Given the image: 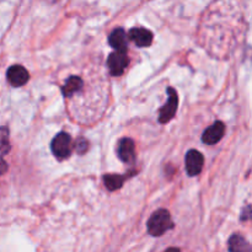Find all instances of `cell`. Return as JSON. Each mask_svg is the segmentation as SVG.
I'll list each match as a JSON object with an SVG mask.
<instances>
[{
    "mask_svg": "<svg viewBox=\"0 0 252 252\" xmlns=\"http://www.w3.org/2000/svg\"><path fill=\"white\" fill-rule=\"evenodd\" d=\"M174 228L170 213L166 209H159L148 220V231L153 236H161Z\"/></svg>",
    "mask_w": 252,
    "mask_h": 252,
    "instance_id": "obj_1",
    "label": "cell"
},
{
    "mask_svg": "<svg viewBox=\"0 0 252 252\" xmlns=\"http://www.w3.org/2000/svg\"><path fill=\"white\" fill-rule=\"evenodd\" d=\"M52 152L54 157L59 160H64L69 158L71 153V139L69 134L62 132L54 137L52 140Z\"/></svg>",
    "mask_w": 252,
    "mask_h": 252,
    "instance_id": "obj_2",
    "label": "cell"
},
{
    "mask_svg": "<svg viewBox=\"0 0 252 252\" xmlns=\"http://www.w3.org/2000/svg\"><path fill=\"white\" fill-rule=\"evenodd\" d=\"M128 63H129V59H128L127 52L115 51L113 53L110 54L107 61L108 69H110V73L113 76L122 75L123 71L128 66Z\"/></svg>",
    "mask_w": 252,
    "mask_h": 252,
    "instance_id": "obj_3",
    "label": "cell"
},
{
    "mask_svg": "<svg viewBox=\"0 0 252 252\" xmlns=\"http://www.w3.org/2000/svg\"><path fill=\"white\" fill-rule=\"evenodd\" d=\"M167 94H169V100H167V102L160 110V123H167L169 121H171L177 110V103H179L177 93L172 88H169L167 89Z\"/></svg>",
    "mask_w": 252,
    "mask_h": 252,
    "instance_id": "obj_4",
    "label": "cell"
},
{
    "mask_svg": "<svg viewBox=\"0 0 252 252\" xmlns=\"http://www.w3.org/2000/svg\"><path fill=\"white\" fill-rule=\"evenodd\" d=\"M186 170L189 176H197L203 169L204 158L198 150H189L186 154Z\"/></svg>",
    "mask_w": 252,
    "mask_h": 252,
    "instance_id": "obj_5",
    "label": "cell"
},
{
    "mask_svg": "<svg viewBox=\"0 0 252 252\" xmlns=\"http://www.w3.org/2000/svg\"><path fill=\"white\" fill-rule=\"evenodd\" d=\"M224 133H225V126H224L223 122L219 121V122H216L204 130L203 135H202V140L208 145L217 144L224 137Z\"/></svg>",
    "mask_w": 252,
    "mask_h": 252,
    "instance_id": "obj_6",
    "label": "cell"
},
{
    "mask_svg": "<svg viewBox=\"0 0 252 252\" xmlns=\"http://www.w3.org/2000/svg\"><path fill=\"white\" fill-rule=\"evenodd\" d=\"M6 76L9 83L11 84L14 88H20V86L25 85L30 79L29 71H27L22 65L10 66L9 70H7L6 73Z\"/></svg>",
    "mask_w": 252,
    "mask_h": 252,
    "instance_id": "obj_7",
    "label": "cell"
},
{
    "mask_svg": "<svg viewBox=\"0 0 252 252\" xmlns=\"http://www.w3.org/2000/svg\"><path fill=\"white\" fill-rule=\"evenodd\" d=\"M9 129L6 127H0V175H4L7 171V164L5 161V155L10 152Z\"/></svg>",
    "mask_w": 252,
    "mask_h": 252,
    "instance_id": "obj_8",
    "label": "cell"
},
{
    "mask_svg": "<svg viewBox=\"0 0 252 252\" xmlns=\"http://www.w3.org/2000/svg\"><path fill=\"white\" fill-rule=\"evenodd\" d=\"M130 41L134 42L138 47H148L153 42V33L143 27H134L128 33Z\"/></svg>",
    "mask_w": 252,
    "mask_h": 252,
    "instance_id": "obj_9",
    "label": "cell"
},
{
    "mask_svg": "<svg viewBox=\"0 0 252 252\" xmlns=\"http://www.w3.org/2000/svg\"><path fill=\"white\" fill-rule=\"evenodd\" d=\"M118 157L122 161L130 162L134 159V142L129 138H123L120 140L117 148Z\"/></svg>",
    "mask_w": 252,
    "mask_h": 252,
    "instance_id": "obj_10",
    "label": "cell"
},
{
    "mask_svg": "<svg viewBox=\"0 0 252 252\" xmlns=\"http://www.w3.org/2000/svg\"><path fill=\"white\" fill-rule=\"evenodd\" d=\"M108 42L117 52H127V33L123 29L113 30L112 33L108 37Z\"/></svg>",
    "mask_w": 252,
    "mask_h": 252,
    "instance_id": "obj_11",
    "label": "cell"
},
{
    "mask_svg": "<svg viewBox=\"0 0 252 252\" xmlns=\"http://www.w3.org/2000/svg\"><path fill=\"white\" fill-rule=\"evenodd\" d=\"M81 88H83V80H81L79 76H70V78L65 81L62 91H63L65 97H70L74 94L80 91Z\"/></svg>",
    "mask_w": 252,
    "mask_h": 252,
    "instance_id": "obj_12",
    "label": "cell"
},
{
    "mask_svg": "<svg viewBox=\"0 0 252 252\" xmlns=\"http://www.w3.org/2000/svg\"><path fill=\"white\" fill-rule=\"evenodd\" d=\"M229 251L230 252H249L250 251V246H249L248 241L243 238L241 235H233L229 240Z\"/></svg>",
    "mask_w": 252,
    "mask_h": 252,
    "instance_id": "obj_13",
    "label": "cell"
},
{
    "mask_svg": "<svg viewBox=\"0 0 252 252\" xmlns=\"http://www.w3.org/2000/svg\"><path fill=\"white\" fill-rule=\"evenodd\" d=\"M103 182H105V186L107 187L108 191H116V189L122 187L123 182H125V176L116 174L105 175L103 176Z\"/></svg>",
    "mask_w": 252,
    "mask_h": 252,
    "instance_id": "obj_14",
    "label": "cell"
},
{
    "mask_svg": "<svg viewBox=\"0 0 252 252\" xmlns=\"http://www.w3.org/2000/svg\"><path fill=\"white\" fill-rule=\"evenodd\" d=\"M76 150L79 154H84L88 150V142L85 139H79L76 143Z\"/></svg>",
    "mask_w": 252,
    "mask_h": 252,
    "instance_id": "obj_15",
    "label": "cell"
},
{
    "mask_svg": "<svg viewBox=\"0 0 252 252\" xmlns=\"http://www.w3.org/2000/svg\"><path fill=\"white\" fill-rule=\"evenodd\" d=\"M165 252H181V251H180L179 249H176V248H170V249H167V250Z\"/></svg>",
    "mask_w": 252,
    "mask_h": 252,
    "instance_id": "obj_16",
    "label": "cell"
}]
</instances>
